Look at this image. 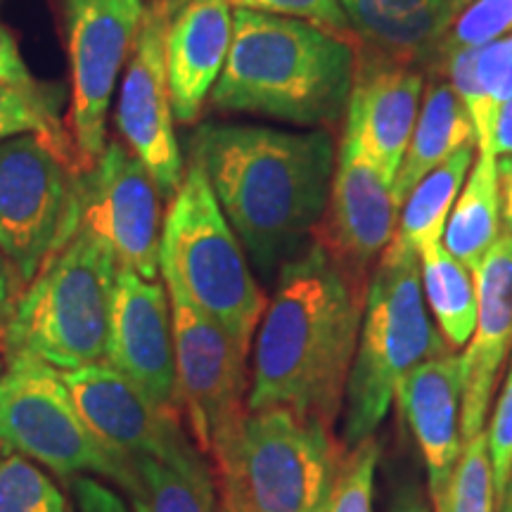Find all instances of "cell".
<instances>
[{
    "label": "cell",
    "mask_w": 512,
    "mask_h": 512,
    "mask_svg": "<svg viewBox=\"0 0 512 512\" xmlns=\"http://www.w3.org/2000/svg\"><path fill=\"white\" fill-rule=\"evenodd\" d=\"M188 159L202 166L230 228L266 280L311 245L337 162L328 128L209 121L190 133Z\"/></svg>",
    "instance_id": "cell-1"
},
{
    "label": "cell",
    "mask_w": 512,
    "mask_h": 512,
    "mask_svg": "<svg viewBox=\"0 0 512 512\" xmlns=\"http://www.w3.org/2000/svg\"><path fill=\"white\" fill-rule=\"evenodd\" d=\"M363 299L316 240L285 261L254 339L247 411L290 408L332 430L361 335Z\"/></svg>",
    "instance_id": "cell-2"
},
{
    "label": "cell",
    "mask_w": 512,
    "mask_h": 512,
    "mask_svg": "<svg viewBox=\"0 0 512 512\" xmlns=\"http://www.w3.org/2000/svg\"><path fill=\"white\" fill-rule=\"evenodd\" d=\"M356 57L349 36L304 19L233 8V41L209 107L332 128L347 112Z\"/></svg>",
    "instance_id": "cell-3"
},
{
    "label": "cell",
    "mask_w": 512,
    "mask_h": 512,
    "mask_svg": "<svg viewBox=\"0 0 512 512\" xmlns=\"http://www.w3.org/2000/svg\"><path fill=\"white\" fill-rule=\"evenodd\" d=\"M448 351L427 311L418 252L394 235L363 299L361 335L342 406L344 446L375 437L403 377Z\"/></svg>",
    "instance_id": "cell-4"
},
{
    "label": "cell",
    "mask_w": 512,
    "mask_h": 512,
    "mask_svg": "<svg viewBox=\"0 0 512 512\" xmlns=\"http://www.w3.org/2000/svg\"><path fill=\"white\" fill-rule=\"evenodd\" d=\"M117 273L110 249L76 230L19 294L0 339L5 356H36L62 373L105 361Z\"/></svg>",
    "instance_id": "cell-5"
},
{
    "label": "cell",
    "mask_w": 512,
    "mask_h": 512,
    "mask_svg": "<svg viewBox=\"0 0 512 512\" xmlns=\"http://www.w3.org/2000/svg\"><path fill=\"white\" fill-rule=\"evenodd\" d=\"M344 446L290 408L247 411L211 453L223 512H318Z\"/></svg>",
    "instance_id": "cell-6"
},
{
    "label": "cell",
    "mask_w": 512,
    "mask_h": 512,
    "mask_svg": "<svg viewBox=\"0 0 512 512\" xmlns=\"http://www.w3.org/2000/svg\"><path fill=\"white\" fill-rule=\"evenodd\" d=\"M159 259L169 261L197 309L249 351L268 299L195 159L185 164L181 188L164 216Z\"/></svg>",
    "instance_id": "cell-7"
},
{
    "label": "cell",
    "mask_w": 512,
    "mask_h": 512,
    "mask_svg": "<svg viewBox=\"0 0 512 512\" xmlns=\"http://www.w3.org/2000/svg\"><path fill=\"white\" fill-rule=\"evenodd\" d=\"M0 377V441L48 467L64 482L110 479L126 494L133 472L105 453L76 411L62 373L29 354L5 356Z\"/></svg>",
    "instance_id": "cell-8"
},
{
    "label": "cell",
    "mask_w": 512,
    "mask_h": 512,
    "mask_svg": "<svg viewBox=\"0 0 512 512\" xmlns=\"http://www.w3.org/2000/svg\"><path fill=\"white\" fill-rule=\"evenodd\" d=\"M76 176L72 155L41 133L0 143V249L24 287L79 228Z\"/></svg>",
    "instance_id": "cell-9"
},
{
    "label": "cell",
    "mask_w": 512,
    "mask_h": 512,
    "mask_svg": "<svg viewBox=\"0 0 512 512\" xmlns=\"http://www.w3.org/2000/svg\"><path fill=\"white\" fill-rule=\"evenodd\" d=\"M69 62V119L76 171H91L107 145L114 88L143 24L147 0H53Z\"/></svg>",
    "instance_id": "cell-10"
},
{
    "label": "cell",
    "mask_w": 512,
    "mask_h": 512,
    "mask_svg": "<svg viewBox=\"0 0 512 512\" xmlns=\"http://www.w3.org/2000/svg\"><path fill=\"white\" fill-rule=\"evenodd\" d=\"M174 318L176 375L190 437L204 456L226 441L247 413V354L183 290L169 261L159 259Z\"/></svg>",
    "instance_id": "cell-11"
},
{
    "label": "cell",
    "mask_w": 512,
    "mask_h": 512,
    "mask_svg": "<svg viewBox=\"0 0 512 512\" xmlns=\"http://www.w3.org/2000/svg\"><path fill=\"white\" fill-rule=\"evenodd\" d=\"M162 202L155 178L121 140H107L93 169L76 176L79 228L110 249L119 271L145 280L162 273Z\"/></svg>",
    "instance_id": "cell-12"
},
{
    "label": "cell",
    "mask_w": 512,
    "mask_h": 512,
    "mask_svg": "<svg viewBox=\"0 0 512 512\" xmlns=\"http://www.w3.org/2000/svg\"><path fill=\"white\" fill-rule=\"evenodd\" d=\"M171 17L147 0L136 43L121 72L114 124L128 150L155 178L164 202L174 200L185 176L166 69V31Z\"/></svg>",
    "instance_id": "cell-13"
},
{
    "label": "cell",
    "mask_w": 512,
    "mask_h": 512,
    "mask_svg": "<svg viewBox=\"0 0 512 512\" xmlns=\"http://www.w3.org/2000/svg\"><path fill=\"white\" fill-rule=\"evenodd\" d=\"M105 361L136 384L159 411L181 418L174 318L164 283L133 271L117 273Z\"/></svg>",
    "instance_id": "cell-14"
},
{
    "label": "cell",
    "mask_w": 512,
    "mask_h": 512,
    "mask_svg": "<svg viewBox=\"0 0 512 512\" xmlns=\"http://www.w3.org/2000/svg\"><path fill=\"white\" fill-rule=\"evenodd\" d=\"M394 181L380 166L339 143L328 207L313 240L361 290L363 278L396 235Z\"/></svg>",
    "instance_id": "cell-15"
},
{
    "label": "cell",
    "mask_w": 512,
    "mask_h": 512,
    "mask_svg": "<svg viewBox=\"0 0 512 512\" xmlns=\"http://www.w3.org/2000/svg\"><path fill=\"white\" fill-rule=\"evenodd\" d=\"M62 380L95 441L128 472L133 460L166 456L188 439L181 418L159 411L110 363L64 370Z\"/></svg>",
    "instance_id": "cell-16"
},
{
    "label": "cell",
    "mask_w": 512,
    "mask_h": 512,
    "mask_svg": "<svg viewBox=\"0 0 512 512\" xmlns=\"http://www.w3.org/2000/svg\"><path fill=\"white\" fill-rule=\"evenodd\" d=\"M422 72L380 53L356 57L342 143L396 181L422 107Z\"/></svg>",
    "instance_id": "cell-17"
},
{
    "label": "cell",
    "mask_w": 512,
    "mask_h": 512,
    "mask_svg": "<svg viewBox=\"0 0 512 512\" xmlns=\"http://www.w3.org/2000/svg\"><path fill=\"white\" fill-rule=\"evenodd\" d=\"M477 323L463 361V441L484 432L498 375L512 349V235L501 230L475 273Z\"/></svg>",
    "instance_id": "cell-18"
},
{
    "label": "cell",
    "mask_w": 512,
    "mask_h": 512,
    "mask_svg": "<svg viewBox=\"0 0 512 512\" xmlns=\"http://www.w3.org/2000/svg\"><path fill=\"white\" fill-rule=\"evenodd\" d=\"M401 413L418 441L427 467L432 508L444 498L463 451V361L456 354L430 358L403 377L396 389Z\"/></svg>",
    "instance_id": "cell-19"
},
{
    "label": "cell",
    "mask_w": 512,
    "mask_h": 512,
    "mask_svg": "<svg viewBox=\"0 0 512 512\" xmlns=\"http://www.w3.org/2000/svg\"><path fill=\"white\" fill-rule=\"evenodd\" d=\"M233 41L228 0H188L166 31V69L174 117L190 126L200 119L214 91Z\"/></svg>",
    "instance_id": "cell-20"
},
{
    "label": "cell",
    "mask_w": 512,
    "mask_h": 512,
    "mask_svg": "<svg viewBox=\"0 0 512 512\" xmlns=\"http://www.w3.org/2000/svg\"><path fill=\"white\" fill-rule=\"evenodd\" d=\"M351 31L392 60L434 62L439 43L456 22V0H339Z\"/></svg>",
    "instance_id": "cell-21"
},
{
    "label": "cell",
    "mask_w": 512,
    "mask_h": 512,
    "mask_svg": "<svg viewBox=\"0 0 512 512\" xmlns=\"http://www.w3.org/2000/svg\"><path fill=\"white\" fill-rule=\"evenodd\" d=\"M477 147L475 121L465 102L448 81L432 79L422 95V107L415 121L411 143L394 181V200L399 211L415 185L463 147Z\"/></svg>",
    "instance_id": "cell-22"
},
{
    "label": "cell",
    "mask_w": 512,
    "mask_h": 512,
    "mask_svg": "<svg viewBox=\"0 0 512 512\" xmlns=\"http://www.w3.org/2000/svg\"><path fill=\"white\" fill-rule=\"evenodd\" d=\"M131 472L133 512H221L211 467L192 437L166 456L133 460Z\"/></svg>",
    "instance_id": "cell-23"
},
{
    "label": "cell",
    "mask_w": 512,
    "mask_h": 512,
    "mask_svg": "<svg viewBox=\"0 0 512 512\" xmlns=\"http://www.w3.org/2000/svg\"><path fill=\"white\" fill-rule=\"evenodd\" d=\"M501 235V188L498 157L491 147H477L475 169L470 171L460 197L448 216L444 247L475 273Z\"/></svg>",
    "instance_id": "cell-24"
},
{
    "label": "cell",
    "mask_w": 512,
    "mask_h": 512,
    "mask_svg": "<svg viewBox=\"0 0 512 512\" xmlns=\"http://www.w3.org/2000/svg\"><path fill=\"white\" fill-rule=\"evenodd\" d=\"M444 62L448 83L475 121L477 147H491L498 107L512 95V31L479 48L460 50Z\"/></svg>",
    "instance_id": "cell-25"
},
{
    "label": "cell",
    "mask_w": 512,
    "mask_h": 512,
    "mask_svg": "<svg viewBox=\"0 0 512 512\" xmlns=\"http://www.w3.org/2000/svg\"><path fill=\"white\" fill-rule=\"evenodd\" d=\"M420 256L422 292L430 306L439 332L451 349H460L470 342L477 323V285L472 271L444 247L434 242Z\"/></svg>",
    "instance_id": "cell-26"
},
{
    "label": "cell",
    "mask_w": 512,
    "mask_h": 512,
    "mask_svg": "<svg viewBox=\"0 0 512 512\" xmlns=\"http://www.w3.org/2000/svg\"><path fill=\"white\" fill-rule=\"evenodd\" d=\"M475 152L477 147L472 145L448 157L444 164L422 178L403 202L396 235L418 254L434 242H441L453 202L463 190Z\"/></svg>",
    "instance_id": "cell-27"
},
{
    "label": "cell",
    "mask_w": 512,
    "mask_h": 512,
    "mask_svg": "<svg viewBox=\"0 0 512 512\" xmlns=\"http://www.w3.org/2000/svg\"><path fill=\"white\" fill-rule=\"evenodd\" d=\"M0 512H69L64 491L43 467L0 441Z\"/></svg>",
    "instance_id": "cell-28"
},
{
    "label": "cell",
    "mask_w": 512,
    "mask_h": 512,
    "mask_svg": "<svg viewBox=\"0 0 512 512\" xmlns=\"http://www.w3.org/2000/svg\"><path fill=\"white\" fill-rule=\"evenodd\" d=\"M434 512H496L494 465L486 432L463 441L456 470Z\"/></svg>",
    "instance_id": "cell-29"
},
{
    "label": "cell",
    "mask_w": 512,
    "mask_h": 512,
    "mask_svg": "<svg viewBox=\"0 0 512 512\" xmlns=\"http://www.w3.org/2000/svg\"><path fill=\"white\" fill-rule=\"evenodd\" d=\"M380 444L375 437L344 446L335 477L318 512H373Z\"/></svg>",
    "instance_id": "cell-30"
},
{
    "label": "cell",
    "mask_w": 512,
    "mask_h": 512,
    "mask_svg": "<svg viewBox=\"0 0 512 512\" xmlns=\"http://www.w3.org/2000/svg\"><path fill=\"white\" fill-rule=\"evenodd\" d=\"M24 133H41V136L55 140L74 159L67 128H62L43 93H38V86L19 88L8 81H0V143L24 136Z\"/></svg>",
    "instance_id": "cell-31"
},
{
    "label": "cell",
    "mask_w": 512,
    "mask_h": 512,
    "mask_svg": "<svg viewBox=\"0 0 512 512\" xmlns=\"http://www.w3.org/2000/svg\"><path fill=\"white\" fill-rule=\"evenodd\" d=\"M512 31V0H472L456 17L444 41L439 43L437 60L460 53L467 48H479Z\"/></svg>",
    "instance_id": "cell-32"
},
{
    "label": "cell",
    "mask_w": 512,
    "mask_h": 512,
    "mask_svg": "<svg viewBox=\"0 0 512 512\" xmlns=\"http://www.w3.org/2000/svg\"><path fill=\"white\" fill-rule=\"evenodd\" d=\"M230 8L266 12V15L294 17L328 29L332 34H351V24L339 0H228Z\"/></svg>",
    "instance_id": "cell-33"
},
{
    "label": "cell",
    "mask_w": 512,
    "mask_h": 512,
    "mask_svg": "<svg viewBox=\"0 0 512 512\" xmlns=\"http://www.w3.org/2000/svg\"><path fill=\"white\" fill-rule=\"evenodd\" d=\"M486 437H489L491 465H494V484L498 498L512 470V361L508 375H505L501 394H498L496 399L494 415H491Z\"/></svg>",
    "instance_id": "cell-34"
},
{
    "label": "cell",
    "mask_w": 512,
    "mask_h": 512,
    "mask_svg": "<svg viewBox=\"0 0 512 512\" xmlns=\"http://www.w3.org/2000/svg\"><path fill=\"white\" fill-rule=\"evenodd\" d=\"M79 512H131L124 498L98 477H76L69 482Z\"/></svg>",
    "instance_id": "cell-35"
},
{
    "label": "cell",
    "mask_w": 512,
    "mask_h": 512,
    "mask_svg": "<svg viewBox=\"0 0 512 512\" xmlns=\"http://www.w3.org/2000/svg\"><path fill=\"white\" fill-rule=\"evenodd\" d=\"M0 81H8L19 88H36L27 62H24L12 31L0 22Z\"/></svg>",
    "instance_id": "cell-36"
},
{
    "label": "cell",
    "mask_w": 512,
    "mask_h": 512,
    "mask_svg": "<svg viewBox=\"0 0 512 512\" xmlns=\"http://www.w3.org/2000/svg\"><path fill=\"white\" fill-rule=\"evenodd\" d=\"M22 290V280H19V275L15 268H12L8 256L0 249V339H3V332L8 328L12 313H15L17 299Z\"/></svg>",
    "instance_id": "cell-37"
},
{
    "label": "cell",
    "mask_w": 512,
    "mask_h": 512,
    "mask_svg": "<svg viewBox=\"0 0 512 512\" xmlns=\"http://www.w3.org/2000/svg\"><path fill=\"white\" fill-rule=\"evenodd\" d=\"M491 150L496 157L512 155V95L498 107L494 117V128H491Z\"/></svg>",
    "instance_id": "cell-38"
},
{
    "label": "cell",
    "mask_w": 512,
    "mask_h": 512,
    "mask_svg": "<svg viewBox=\"0 0 512 512\" xmlns=\"http://www.w3.org/2000/svg\"><path fill=\"white\" fill-rule=\"evenodd\" d=\"M498 188H501V226L512 235V155L498 159Z\"/></svg>",
    "instance_id": "cell-39"
},
{
    "label": "cell",
    "mask_w": 512,
    "mask_h": 512,
    "mask_svg": "<svg viewBox=\"0 0 512 512\" xmlns=\"http://www.w3.org/2000/svg\"><path fill=\"white\" fill-rule=\"evenodd\" d=\"M392 512H430V508H427L425 498H422L418 491L408 489V491H401V494L396 496Z\"/></svg>",
    "instance_id": "cell-40"
},
{
    "label": "cell",
    "mask_w": 512,
    "mask_h": 512,
    "mask_svg": "<svg viewBox=\"0 0 512 512\" xmlns=\"http://www.w3.org/2000/svg\"><path fill=\"white\" fill-rule=\"evenodd\" d=\"M496 512H512V470L508 475V482H505L501 496L496 498Z\"/></svg>",
    "instance_id": "cell-41"
},
{
    "label": "cell",
    "mask_w": 512,
    "mask_h": 512,
    "mask_svg": "<svg viewBox=\"0 0 512 512\" xmlns=\"http://www.w3.org/2000/svg\"><path fill=\"white\" fill-rule=\"evenodd\" d=\"M150 3H157L159 8H164L166 15H169V17H174L176 12L181 10L185 3H188V0H150Z\"/></svg>",
    "instance_id": "cell-42"
},
{
    "label": "cell",
    "mask_w": 512,
    "mask_h": 512,
    "mask_svg": "<svg viewBox=\"0 0 512 512\" xmlns=\"http://www.w3.org/2000/svg\"><path fill=\"white\" fill-rule=\"evenodd\" d=\"M472 3V0H456V8H458V15H460V12H463L465 8H467V5H470Z\"/></svg>",
    "instance_id": "cell-43"
},
{
    "label": "cell",
    "mask_w": 512,
    "mask_h": 512,
    "mask_svg": "<svg viewBox=\"0 0 512 512\" xmlns=\"http://www.w3.org/2000/svg\"><path fill=\"white\" fill-rule=\"evenodd\" d=\"M3 370H5V358L0 356V377H3Z\"/></svg>",
    "instance_id": "cell-44"
},
{
    "label": "cell",
    "mask_w": 512,
    "mask_h": 512,
    "mask_svg": "<svg viewBox=\"0 0 512 512\" xmlns=\"http://www.w3.org/2000/svg\"><path fill=\"white\" fill-rule=\"evenodd\" d=\"M221 512H223V510H221Z\"/></svg>",
    "instance_id": "cell-45"
}]
</instances>
